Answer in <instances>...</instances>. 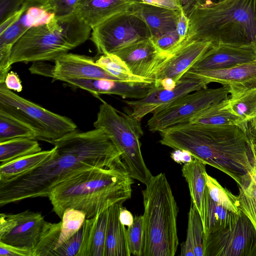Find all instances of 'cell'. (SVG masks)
I'll use <instances>...</instances> for the list:
<instances>
[{"label":"cell","mask_w":256,"mask_h":256,"mask_svg":"<svg viewBox=\"0 0 256 256\" xmlns=\"http://www.w3.org/2000/svg\"><path fill=\"white\" fill-rule=\"evenodd\" d=\"M55 152L40 166L0 180V207L27 198L48 197L68 178L94 168L123 167L121 153L100 128L77 130L54 140Z\"/></svg>","instance_id":"obj_1"},{"label":"cell","mask_w":256,"mask_h":256,"mask_svg":"<svg viewBox=\"0 0 256 256\" xmlns=\"http://www.w3.org/2000/svg\"><path fill=\"white\" fill-rule=\"evenodd\" d=\"M162 145L188 152L224 172L237 184L252 169L254 160L244 130L237 125L184 123L160 132Z\"/></svg>","instance_id":"obj_2"},{"label":"cell","mask_w":256,"mask_h":256,"mask_svg":"<svg viewBox=\"0 0 256 256\" xmlns=\"http://www.w3.org/2000/svg\"><path fill=\"white\" fill-rule=\"evenodd\" d=\"M132 184L123 167L94 168L62 182L48 198L53 211L61 219L68 208L80 210L90 219L130 198Z\"/></svg>","instance_id":"obj_3"},{"label":"cell","mask_w":256,"mask_h":256,"mask_svg":"<svg viewBox=\"0 0 256 256\" xmlns=\"http://www.w3.org/2000/svg\"><path fill=\"white\" fill-rule=\"evenodd\" d=\"M188 16L189 30L182 44H256V0H208L193 8Z\"/></svg>","instance_id":"obj_4"},{"label":"cell","mask_w":256,"mask_h":256,"mask_svg":"<svg viewBox=\"0 0 256 256\" xmlns=\"http://www.w3.org/2000/svg\"><path fill=\"white\" fill-rule=\"evenodd\" d=\"M142 191V256H174L178 245V208L164 173L152 176Z\"/></svg>","instance_id":"obj_5"},{"label":"cell","mask_w":256,"mask_h":256,"mask_svg":"<svg viewBox=\"0 0 256 256\" xmlns=\"http://www.w3.org/2000/svg\"><path fill=\"white\" fill-rule=\"evenodd\" d=\"M92 28L76 13L28 30L12 47L10 64L55 60L84 43Z\"/></svg>","instance_id":"obj_6"},{"label":"cell","mask_w":256,"mask_h":256,"mask_svg":"<svg viewBox=\"0 0 256 256\" xmlns=\"http://www.w3.org/2000/svg\"><path fill=\"white\" fill-rule=\"evenodd\" d=\"M94 126L102 129L120 151L129 176L146 185L152 175L142 155L140 138L144 132L140 122L102 101Z\"/></svg>","instance_id":"obj_7"},{"label":"cell","mask_w":256,"mask_h":256,"mask_svg":"<svg viewBox=\"0 0 256 256\" xmlns=\"http://www.w3.org/2000/svg\"><path fill=\"white\" fill-rule=\"evenodd\" d=\"M0 113L31 128L36 140L52 143L77 130L70 118L53 112L15 94L0 84Z\"/></svg>","instance_id":"obj_8"},{"label":"cell","mask_w":256,"mask_h":256,"mask_svg":"<svg viewBox=\"0 0 256 256\" xmlns=\"http://www.w3.org/2000/svg\"><path fill=\"white\" fill-rule=\"evenodd\" d=\"M229 93L228 85L189 93L154 112L146 126L150 131L154 132L188 122L214 104L226 99Z\"/></svg>","instance_id":"obj_9"},{"label":"cell","mask_w":256,"mask_h":256,"mask_svg":"<svg viewBox=\"0 0 256 256\" xmlns=\"http://www.w3.org/2000/svg\"><path fill=\"white\" fill-rule=\"evenodd\" d=\"M90 40L100 54H113L140 40L151 38L147 25L131 10L116 14L92 29Z\"/></svg>","instance_id":"obj_10"},{"label":"cell","mask_w":256,"mask_h":256,"mask_svg":"<svg viewBox=\"0 0 256 256\" xmlns=\"http://www.w3.org/2000/svg\"><path fill=\"white\" fill-rule=\"evenodd\" d=\"M204 256H256V230L240 210L234 224L210 234Z\"/></svg>","instance_id":"obj_11"},{"label":"cell","mask_w":256,"mask_h":256,"mask_svg":"<svg viewBox=\"0 0 256 256\" xmlns=\"http://www.w3.org/2000/svg\"><path fill=\"white\" fill-rule=\"evenodd\" d=\"M52 223L39 212L26 210L0 214V242L33 251Z\"/></svg>","instance_id":"obj_12"},{"label":"cell","mask_w":256,"mask_h":256,"mask_svg":"<svg viewBox=\"0 0 256 256\" xmlns=\"http://www.w3.org/2000/svg\"><path fill=\"white\" fill-rule=\"evenodd\" d=\"M207 85L199 79L182 77L172 90L154 86L144 98L124 102L128 106V114L140 122L148 114H153L165 108L189 93L207 88Z\"/></svg>","instance_id":"obj_13"},{"label":"cell","mask_w":256,"mask_h":256,"mask_svg":"<svg viewBox=\"0 0 256 256\" xmlns=\"http://www.w3.org/2000/svg\"><path fill=\"white\" fill-rule=\"evenodd\" d=\"M132 72L154 81V78L168 56L157 48L151 38L136 42L115 52Z\"/></svg>","instance_id":"obj_14"},{"label":"cell","mask_w":256,"mask_h":256,"mask_svg":"<svg viewBox=\"0 0 256 256\" xmlns=\"http://www.w3.org/2000/svg\"><path fill=\"white\" fill-rule=\"evenodd\" d=\"M256 60V44H218L212 47L190 68L211 70L228 68Z\"/></svg>","instance_id":"obj_15"},{"label":"cell","mask_w":256,"mask_h":256,"mask_svg":"<svg viewBox=\"0 0 256 256\" xmlns=\"http://www.w3.org/2000/svg\"><path fill=\"white\" fill-rule=\"evenodd\" d=\"M75 87L87 90L96 96L116 94L123 98L141 99L155 86L154 81L126 82L106 79L66 78L62 80Z\"/></svg>","instance_id":"obj_16"},{"label":"cell","mask_w":256,"mask_h":256,"mask_svg":"<svg viewBox=\"0 0 256 256\" xmlns=\"http://www.w3.org/2000/svg\"><path fill=\"white\" fill-rule=\"evenodd\" d=\"M20 18L0 34V46L13 47L30 28L48 23L55 17L48 0H26Z\"/></svg>","instance_id":"obj_17"},{"label":"cell","mask_w":256,"mask_h":256,"mask_svg":"<svg viewBox=\"0 0 256 256\" xmlns=\"http://www.w3.org/2000/svg\"><path fill=\"white\" fill-rule=\"evenodd\" d=\"M212 44L206 40H192L183 44L168 56L156 74L154 82L170 78L178 82Z\"/></svg>","instance_id":"obj_18"},{"label":"cell","mask_w":256,"mask_h":256,"mask_svg":"<svg viewBox=\"0 0 256 256\" xmlns=\"http://www.w3.org/2000/svg\"><path fill=\"white\" fill-rule=\"evenodd\" d=\"M182 77L200 80L208 84L216 82L222 86L250 88L256 86V60L232 67L211 70L189 69Z\"/></svg>","instance_id":"obj_19"},{"label":"cell","mask_w":256,"mask_h":256,"mask_svg":"<svg viewBox=\"0 0 256 256\" xmlns=\"http://www.w3.org/2000/svg\"><path fill=\"white\" fill-rule=\"evenodd\" d=\"M52 78L61 81L66 78L120 80L96 64L93 58L68 52L54 60Z\"/></svg>","instance_id":"obj_20"},{"label":"cell","mask_w":256,"mask_h":256,"mask_svg":"<svg viewBox=\"0 0 256 256\" xmlns=\"http://www.w3.org/2000/svg\"><path fill=\"white\" fill-rule=\"evenodd\" d=\"M139 0H80L76 14L92 29L112 16L132 8Z\"/></svg>","instance_id":"obj_21"},{"label":"cell","mask_w":256,"mask_h":256,"mask_svg":"<svg viewBox=\"0 0 256 256\" xmlns=\"http://www.w3.org/2000/svg\"><path fill=\"white\" fill-rule=\"evenodd\" d=\"M131 10L146 24L152 39L176 30L180 14V10L155 6L140 0L133 4Z\"/></svg>","instance_id":"obj_22"},{"label":"cell","mask_w":256,"mask_h":256,"mask_svg":"<svg viewBox=\"0 0 256 256\" xmlns=\"http://www.w3.org/2000/svg\"><path fill=\"white\" fill-rule=\"evenodd\" d=\"M124 202L108 208L104 256H130L126 238V229L120 220V212Z\"/></svg>","instance_id":"obj_23"},{"label":"cell","mask_w":256,"mask_h":256,"mask_svg":"<svg viewBox=\"0 0 256 256\" xmlns=\"http://www.w3.org/2000/svg\"><path fill=\"white\" fill-rule=\"evenodd\" d=\"M238 217L239 214L230 212L214 202L210 198L206 187L202 220L205 238L212 232L233 225Z\"/></svg>","instance_id":"obj_24"},{"label":"cell","mask_w":256,"mask_h":256,"mask_svg":"<svg viewBox=\"0 0 256 256\" xmlns=\"http://www.w3.org/2000/svg\"><path fill=\"white\" fill-rule=\"evenodd\" d=\"M206 164L194 158L190 162L182 166V174L188 183L191 202L203 218V204L206 189Z\"/></svg>","instance_id":"obj_25"},{"label":"cell","mask_w":256,"mask_h":256,"mask_svg":"<svg viewBox=\"0 0 256 256\" xmlns=\"http://www.w3.org/2000/svg\"><path fill=\"white\" fill-rule=\"evenodd\" d=\"M231 111L240 119V128L256 118V86L250 88L230 86L228 98Z\"/></svg>","instance_id":"obj_26"},{"label":"cell","mask_w":256,"mask_h":256,"mask_svg":"<svg viewBox=\"0 0 256 256\" xmlns=\"http://www.w3.org/2000/svg\"><path fill=\"white\" fill-rule=\"evenodd\" d=\"M238 209L249 218L256 230V172L253 168L238 185Z\"/></svg>","instance_id":"obj_27"},{"label":"cell","mask_w":256,"mask_h":256,"mask_svg":"<svg viewBox=\"0 0 256 256\" xmlns=\"http://www.w3.org/2000/svg\"><path fill=\"white\" fill-rule=\"evenodd\" d=\"M42 151L36 140L18 138L0 142V166Z\"/></svg>","instance_id":"obj_28"},{"label":"cell","mask_w":256,"mask_h":256,"mask_svg":"<svg viewBox=\"0 0 256 256\" xmlns=\"http://www.w3.org/2000/svg\"><path fill=\"white\" fill-rule=\"evenodd\" d=\"M228 98L214 104L188 122L214 126L237 125L240 127L241 121L231 111Z\"/></svg>","instance_id":"obj_29"},{"label":"cell","mask_w":256,"mask_h":256,"mask_svg":"<svg viewBox=\"0 0 256 256\" xmlns=\"http://www.w3.org/2000/svg\"><path fill=\"white\" fill-rule=\"evenodd\" d=\"M54 152V147L50 150H42L0 166V180L24 174L40 166L50 158Z\"/></svg>","instance_id":"obj_30"},{"label":"cell","mask_w":256,"mask_h":256,"mask_svg":"<svg viewBox=\"0 0 256 256\" xmlns=\"http://www.w3.org/2000/svg\"><path fill=\"white\" fill-rule=\"evenodd\" d=\"M96 64L120 80L126 82H152L134 74L126 64L114 54H102L96 60Z\"/></svg>","instance_id":"obj_31"},{"label":"cell","mask_w":256,"mask_h":256,"mask_svg":"<svg viewBox=\"0 0 256 256\" xmlns=\"http://www.w3.org/2000/svg\"><path fill=\"white\" fill-rule=\"evenodd\" d=\"M108 208L97 216L90 230L88 256H104Z\"/></svg>","instance_id":"obj_32"},{"label":"cell","mask_w":256,"mask_h":256,"mask_svg":"<svg viewBox=\"0 0 256 256\" xmlns=\"http://www.w3.org/2000/svg\"><path fill=\"white\" fill-rule=\"evenodd\" d=\"M206 186L210 198L216 203L228 210L238 214L237 196L223 188L214 178L206 172Z\"/></svg>","instance_id":"obj_33"},{"label":"cell","mask_w":256,"mask_h":256,"mask_svg":"<svg viewBox=\"0 0 256 256\" xmlns=\"http://www.w3.org/2000/svg\"><path fill=\"white\" fill-rule=\"evenodd\" d=\"M18 138L36 140L34 132L26 125L0 113V142Z\"/></svg>","instance_id":"obj_34"},{"label":"cell","mask_w":256,"mask_h":256,"mask_svg":"<svg viewBox=\"0 0 256 256\" xmlns=\"http://www.w3.org/2000/svg\"><path fill=\"white\" fill-rule=\"evenodd\" d=\"M86 219L82 212L74 208H68L62 218L60 232L55 249L76 233Z\"/></svg>","instance_id":"obj_35"},{"label":"cell","mask_w":256,"mask_h":256,"mask_svg":"<svg viewBox=\"0 0 256 256\" xmlns=\"http://www.w3.org/2000/svg\"><path fill=\"white\" fill-rule=\"evenodd\" d=\"M188 227L191 231L194 256H204L205 237L201 217L191 202L188 213Z\"/></svg>","instance_id":"obj_36"},{"label":"cell","mask_w":256,"mask_h":256,"mask_svg":"<svg viewBox=\"0 0 256 256\" xmlns=\"http://www.w3.org/2000/svg\"><path fill=\"white\" fill-rule=\"evenodd\" d=\"M128 249L131 255L142 256L144 225L142 216L134 217L133 223L126 230Z\"/></svg>","instance_id":"obj_37"},{"label":"cell","mask_w":256,"mask_h":256,"mask_svg":"<svg viewBox=\"0 0 256 256\" xmlns=\"http://www.w3.org/2000/svg\"><path fill=\"white\" fill-rule=\"evenodd\" d=\"M62 222L52 224L34 250L33 256H52L60 232Z\"/></svg>","instance_id":"obj_38"},{"label":"cell","mask_w":256,"mask_h":256,"mask_svg":"<svg viewBox=\"0 0 256 256\" xmlns=\"http://www.w3.org/2000/svg\"><path fill=\"white\" fill-rule=\"evenodd\" d=\"M86 229L85 221L76 233L54 250L52 256H78L84 240Z\"/></svg>","instance_id":"obj_39"},{"label":"cell","mask_w":256,"mask_h":256,"mask_svg":"<svg viewBox=\"0 0 256 256\" xmlns=\"http://www.w3.org/2000/svg\"><path fill=\"white\" fill-rule=\"evenodd\" d=\"M151 39L159 50L167 56L181 46L180 38L176 30L167 32L158 38Z\"/></svg>","instance_id":"obj_40"},{"label":"cell","mask_w":256,"mask_h":256,"mask_svg":"<svg viewBox=\"0 0 256 256\" xmlns=\"http://www.w3.org/2000/svg\"><path fill=\"white\" fill-rule=\"evenodd\" d=\"M80 0H48L56 16L70 15L76 12Z\"/></svg>","instance_id":"obj_41"},{"label":"cell","mask_w":256,"mask_h":256,"mask_svg":"<svg viewBox=\"0 0 256 256\" xmlns=\"http://www.w3.org/2000/svg\"><path fill=\"white\" fill-rule=\"evenodd\" d=\"M26 0H0V24L19 10Z\"/></svg>","instance_id":"obj_42"},{"label":"cell","mask_w":256,"mask_h":256,"mask_svg":"<svg viewBox=\"0 0 256 256\" xmlns=\"http://www.w3.org/2000/svg\"><path fill=\"white\" fill-rule=\"evenodd\" d=\"M0 256H33V251L7 244L0 242Z\"/></svg>","instance_id":"obj_43"},{"label":"cell","mask_w":256,"mask_h":256,"mask_svg":"<svg viewBox=\"0 0 256 256\" xmlns=\"http://www.w3.org/2000/svg\"><path fill=\"white\" fill-rule=\"evenodd\" d=\"M242 128L245 132L250 145L254 158H256V118L246 122Z\"/></svg>","instance_id":"obj_44"},{"label":"cell","mask_w":256,"mask_h":256,"mask_svg":"<svg viewBox=\"0 0 256 256\" xmlns=\"http://www.w3.org/2000/svg\"><path fill=\"white\" fill-rule=\"evenodd\" d=\"M180 14L176 24V30L180 36L182 45L186 39L188 35L190 26V20L188 16L184 12L182 8H180Z\"/></svg>","instance_id":"obj_45"},{"label":"cell","mask_w":256,"mask_h":256,"mask_svg":"<svg viewBox=\"0 0 256 256\" xmlns=\"http://www.w3.org/2000/svg\"><path fill=\"white\" fill-rule=\"evenodd\" d=\"M142 2L160 8L172 10H180L182 8L179 0H140Z\"/></svg>","instance_id":"obj_46"},{"label":"cell","mask_w":256,"mask_h":256,"mask_svg":"<svg viewBox=\"0 0 256 256\" xmlns=\"http://www.w3.org/2000/svg\"><path fill=\"white\" fill-rule=\"evenodd\" d=\"M50 64L42 62H34V64L30 68L32 73L52 78L54 66H48Z\"/></svg>","instance_id":"obj_47"},{"label":"cell","mask_w":256,"mask_h":256,"mask_svg":"<svg viewBox=\"0 0 256 256\" xmlns=\"http://www.w3.org/2000/svg\"><path fill=\"white\" fill-rule=\"evenodd\" d=\"M4 84L6 88L10 90L20 92L22 90L21 81L18 75L14 72H8L4 80Z\"/></svg>","instance_id":"obj_48"},{"label":"cell","mask_w":256,"mask_h":256,"mask_svg":"<svg viewBox=\"0 0 256 256\" xmlns=\"http://www.w3.org/2000/svg\"><path fill=\"white\" fill-rule=\"evenodd\" d=\"M174 161L178 164H186L192 162L194 158L188 152L178 149L174 150L170 154Z\"/></svg>","instance_id":"obj_49"},{"label":"cell","mask_w":256,"mask_h":256,"mask_svg":"<svg viewBox=\"0 0 256 256\" xmlns=\"http://www.w3.org/2000/svg\"><path fill=\"white\" fill-rule=\"evenodd\" d=\"M22 12V8H21L19 10L8 18L2 24H0V34H2L13 25L20 18Z\"/></svg>","instance_id":"obj_50"},{"label":"cell","mask_w":256,"mask_h":256,"mask_svg":"<svg viewBox=\"0 0 256 256\" xmlns=\"http://www.w3.org/2000/svg\"><path fill=\"white\" fill-rule=\"evenodd\" d=\"M180 6L187 15L192 8L197 6L205 3L208 0H179Z\"/></svg>","instance_id":"obj_51"},{"label":"cell","mask_w":256,"mask_h":256,"mask_svg":"<svg viewBox=\"0 0 256 256\" xmlns=\"http://www.w3.org/2000/svg\"><path fill=\"white\" fill-rule=\"evenodd\" d=\"M133 216L132 213L126 208H121L120 212V220L125 226H130L134 222Z\"/></svg>","instance_id":"obj_52"},{"label":"cell","mask_w":256,"mask_h":256,"mask_svg":"<svg viewBox=\"0 0 256 256\" xmlns=\"http://www.w3.org/2000/svg\"><path fill=\"white\" fill-rule=\"evenodd\" d=\"M154 82L156 86H161L166 90L174 89L177 83L170 78H165Z\"/></svg>","instance_id":"obj_53"},{"label":"cell","mask_w":256,"mask_h":256,"mask_svg":"<svg viewBox=\"0 0 256 256\" xmlns=\"http://www.w3.org/2000/svg\"><path fill=\"white\" fill-rule=\"evenodd\" d=\"M253 168L256 172V158H254V163L253 166Z\"/></svg>","instance_id":"obj_54"},{"label":"cell","mask_w":256,"mask_h":256,"mask_svg":"<svg viewBox=\"0 0 256 256\" xmlns=\"http://www.w3.org/2000/svg\"><path fill=\"white\" fill-rule=\"evenodd\" d=\"M213 0V1H220L222 0Z\"/></svg>","instance_id":"obj_55"}]
</instances>
